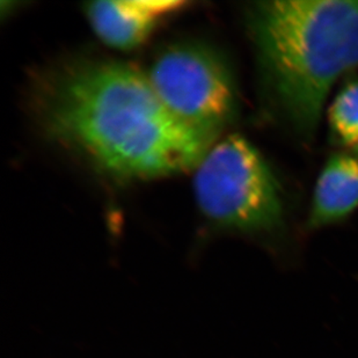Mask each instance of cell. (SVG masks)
<instances>
[{"mask_svg":"<svg viewBox=\"0 0 358 358\" xmlns=\"http://www.w3.org/2000/svg\"><path fill=\"white\" fill-rule=\"evenodd\" d=\"M356 153H357V158H358V145L355 148Z\"/></svg>","mask_w":358,"mask_h":358,"instance_id":"obj_8","label":"cell"},{"mask_svg":"<svg viewBox=\"0 0 358 358\" xmlns=\"http://www.w3.org/2000/svg\"><path fill=\"white\" fill-rule=\"evenodd\" d=\"M329 125L341 145H358V80L349 81L336 95L329 109Z\"/></svg>","mask_w":358,"mask_h":358,"instance_id":"obj_7","label":"cell"},{"mask_svg":"<svg viewBox=\"0 0 358 358\" xmlns=\"http://www.w3.org/2000/svg\"><path fill=\"white\" fill-rule=\"evenodd\" d=\"M358 208V158L335 153L315 185L308 227H327L345 220Z\"/></svg>","mask_w":358,"mask_h":358,"instance_id":"obj_6","label":"cell"},{"mask_svg":"<svg viewBox=\"0 0 358 358\" xmlns=\"http://www.w3.org/2000/svg\"><path fill=\"white\" fill-rule=\"evenodd\" d=\"M189 5L181 0H112L85 3L92 29L103 43L132 50L145 43L160 24Z\"/></svg>","mask_w":358,"mask_h":358,"instance_id":"obj_5","label":"cell"},{"mask_svg":"<svg viewBox=\"0 0 358 358\" xmlns=\"http://www.w3.org/2000/svg\"><path fill=\"white\" fill-rule=\"evenodd\" d=\"M35 106L48 135L120 179L195 169L217 138L176 119L145 73L120 62L57 69L38 85Z\"/></svg>","mask_w":358,"mask_h":358,"instance_id":"obj_1","label":"cell"},{"mask_svg":"<svg viewBox=\"0 0 358 358\" xmlns=\"http://www.w3.org/2000/svg\"><path fill=\"white\" fill-rule=\"evenodd\" d=\"M145 75L162 105L192 128L217 137L236 116L230 66L213 47L199 42L169 45Z\"/></svg>","mask_w":358,"mask_h":358,"instance_id":"obj_4","label":"cell"},{"mask_svg":"<svg viewBox=\"0 0 358 358\" xmlns=\"http://www.w3.org/2000/svg\"><path fill=\"white\" fill-rule=\"evenodd\" d=\"M194 169L197 206L213 225L241 234H262L283 223L278 180L243 136H227L213 143Z\"/></svg>","mask_w":358,"mask_h":358,"instance_id":"obj_3","label":"cell"},{"mask_svg":"<svg viewBox=\"0 0 358 358\" xmlns=\"http://www.w3.org/2000/svg\"><path fill=\"white\" fill-rule=\"evenodd\" d=\"M248 22L275 114L311 139L331 86L358 66V1H261Z\"/></svg>","mask_w":358,"mask_h":358,"instance_id":"obj_2","label":"cell"}]
</instances>
